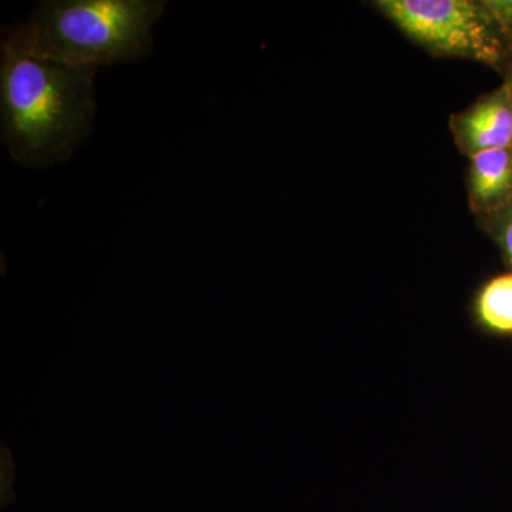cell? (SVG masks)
Here are the masks:
<instances>
[{
	"label": "cell",
	"mask_w": 512,
	"mask_h": 512,
	"mask_svg": "<svg viewBox=\"0 0 512 512\" xmlns=\"http://www.w3.org/2000/svg\"><path fill=\"white\" fill-rule=\"evenodd\" d=\"M473 315L485 332L512 336V272L488 279L474 298Z\"/></svg>",
	"instance_id": "6"
},
{
	"label": "cell",
	"mask_w": 512,
	"mask_h": 512,
	"mask_svg": "<svg viewBox=\"0 0 512 512\" xmlns=\"http://www.w3.org/2000/svg\"><path fill=\"white\" fill-rule=\"evenodd\" d=\"M495 15L500 19L505 35H507L508 45H510V63H508L507 72L504 74V86L512 94V0H488Z\"/></svg>",
	"instance_id": "8"
},
{
	"label": "cell",
	"mask_w": 512,
	"mask_h": 512,
	"mask_svg": "<svg viewBox=\"0 0 512 512\" xmlns=\"http://www.w3.org/2000/svg\"><path fill=\"white\" fill-rule=\"evenodd\" d=\"M467 200L476 220L512 201V148L484 151L468 158Z\"/></svg>",
	"instance_id": "5"
},
{
	"label": "cell",
	"mask_w": 512,
	"mask_h": 512,
	"mask_svg": "<svg viewBox=\"0 0 512 512\" xmlns=\"http://www.w3.org/2000/svg\"><path fill=\"white\" fill-rule=\"evenodd\" d=\"M96 72L32 55L3 40L2 138L16 163L50 167L82 146L93 131Z\"/></svg>",
	"instance_id": "1"
},
{
	"label": "cell",
	"mask_w": 512,
	"mask_h": 512,
	"mask_svg": "<svg viewBox=\"0 0 512 512\" xmlns=\"http://www.w3.org/2000/svg\"><path fill=\"white\" fill-rule=\"evenodd\" d=\"M373 8L431 56L507 72L510 45L488 0H376Z\"/></svg>",
	"instance_id": "3"
},
{
	"label": "cell",
	"mask_w": 512,
	"mask_h": 512,
	"mask_svg": "<svg viewBox=\"0 0 512 512\" xmlns=\"http://www.w3.org/2000/svg\"><path fill=\"white\" fill-rule=\"evenodd\" d=\"M163 0H49L37 3L8 42L32 55L97 70L136 62L153 47Z\"/></svg>",
	"instance_id": "2"
},
{
	"label": "cell",
	"mask_w": 512,
	"mask_h": 512,
	"mask_svg": "<svg viewBox=\"0 0 512 512\" xmlns=\"http://www.w3.org/2000/svg\"><path fill=\"white\" fill-rule=\"evenodd\" d=\"M478 227L491 238L503 256L508 271L512 272V201L488 217L476 220Z\"/></svg>",
	"instance_id": "7"
},
{
	"label": "cell",
	"mask_w": 512,
	"mask_h": 512,
	"mask_svg": "<svg viewBox=\"0 0 512 512\" xmlns=\"http://www.w3.org/2000/svg\"><path fill=\"white\" fill-rule=\"evenodd\" d=\"M451 136L467 158L484 151L512 148V94L504 84L451 114Z\"/></svg>",
	"instance_id": "4"
}]
</instances>
